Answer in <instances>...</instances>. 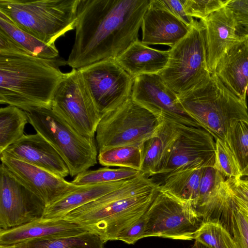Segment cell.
Instances as JSON below:
<instances>
[{
  "instance_id": "cell-15",
  "label": "cell",
  "mask_w": 248,
  "mask_h": 248,
  "mask_svg": "<svg viewBox=\"0 0 248 248\" xmlns=\"http://www.w3.org/2000/svg\"><path fill=\"white\" fill-rule=\"evenodd\" d=\"M1 165L17 181L35 194L46 207L78 186L44 169L16 158L0 155Z\"/></svg>"
},
{
  "instance_id": "cell-24",
  "label": "cell",
  "mask_w": 248,
  "mask_h": 248,
  "mask_svg": "<svg viewBox=\"0 0 248 248\" xmlns=\"http://www.w3.org/2000/svg\"><path fill=\"white\" fill-rule=\"evenodd\" d=\"M177 123L164 120L156 133L143 144L140 172L149 177L159 175L177 131Z\"/></svg>"
},
{
  "instance_id": "cell-20",
  "label": "cell",
  "mask_w": 248,
  "mask_h": 248,
  "mask_svg": "<svg viewBox=\"0 0 248 248\" xmlns=\"http://www.w3.org/2000/svg\"><path fill=\"white\" fill-rule=\"evenodd\" d=\"M191 27L150 1L141 26V42L146 45H163L171 48L187 35Z\"/></svg>"
},
{
  "instance_id": "cell-4",
  "label": "cell",
  "mask_w": 248,
  "mask_h": 248,
  "mask_svg": "<svg viewBox=\"0 0 248 248\" xmlns=\"http://www.w3.org/2000/svg\"><path fill=\"white\" fill-rule=\"evenodd\" d=\"M177 94L186 113L215 140H225L233 121H248L247 103L233 93L214 74L193 89Z\"/></svg>"
},
{
  "instance_id": "cell-7",
  "label": "cell",
  "mask_w": 248,
  "mask_h": 248,
  "mask_svg": "<svg viewBox=\"0 0 248 248\" xmlns=\"http://www.w3.org/2000/svg\"><path fill=\"white\" fill-rule=\"evenodd\" d=\"M163 121L131 97L101 116L95 133L98 152L120 146L142 145Z\"/></svg>"
},
{
  "instance_id": "cell-11",
  "label": "cell",
  "mask_w": 248,
  "mask_h": 248,
  "mask_svg": "<svg viewBox=\"0 0 248 248\" xmlns=\"http://www.w3.org/2000/svg\"><path fill=\"white\" fill-rule=\"evenodd\" d=\"M51 109L82 135L94 138L101 116L77 69L67 73L57 87Z\"/></svg>"
},
{
  "instance_id": "cell-12",
  "label": "cell",
  "mask_w": 248,
  "mask_h": 248,
  "mask_svg": "<svg viewBox=\"0 0 248 248\" xmlns=\"http://www.w3.org/2000/svg\"><path fill=\"white\" fill-rule=\"evenodd\" d=\"M202 128L177 124V131L159 175L178 170L214 166L215 142Z\"/></svg>"
},
{
  "instance_id": "cell-17",
  "label": "cell",
  "mask_w": 248,
  "mask_h": 248,
  "mask_svg": "<svg viewBox=\"0 0 248 248\" xmlns=\"http://www.w3.org/2000/svg\"><path fill=\"white\" fill-rule=\"evenodd\" d=\"M200 21L205 31L207 69L212 74L222 57L234 45L247 39L226 6Z\"/></svg>"
},
{
  "instance_id": "cell-5",
  "label": "cell",
  "mask_w": 248,
  "mask_h": 248,
  "mask_svg": "<svg viewBox=\"0 0 248 248\" xmlns=\"http://www.w3.org/2000/svg\"><path fill=\"white\" fill-rule=\"evenodd\" d=\"M78 0H0V12L49 45L74 29Z\"/></svg>"
},
{
  "instance_id": "cell-35",
  "label": "cell",
  "mask_w": 248,
  "mask_h": 248,
  "mask_svg": "<svg viewBox=\"0 0 248 248\" xmlns=\"http://www.w3.org/2000/svg\"><path fill=\"white\" fill-rule=\"evenodd\" d=\"M226 181L233 204L248 220V182L241 178Z\"/></svg>"
},
{
  "instance_id": "cell-42",
  "label": "cell",
  "mask_w": 248,
  "mask_h": 248,
  "mask_svg": "<svg viewBox=\"0 0 248 248\" xmlns=\"http://www.w3.org/2000/svg\"><path fill=\"white\" fill-rule=\"evenodd\" d=\"M197 242V241H196ZM197 242V244H198V248H210L206 246H204L198 242Z\"/></svg>"
},
{
  "instance_id": "cell-34",
  "label": "cell",
  "mask_w": 248,
  "mask_h": 248,
  "mask_svg": "<svg viewBox=\"0 0 248 248\" xmlns=\"http://www.w3.org/2000/svg\"><path fill=\"white\" fill-rule=\"evenodd\" d=\"M228 1L229 0H185L184 7L187 15L203 19L225 6Z\"/></svg>"
},
{
  "instance_id": "cell-33",
  "label": "cell",
  "mask_w": 248,
  "mask_h": 248,
  "mask_svg": "<svg viewBox=\"0 0 248 248\" xmlns=\"http://www.w3.org/2000/svg\"><path fill=\"white\" fill-rule=\"evenodd\" d=\"M215 161L214 167L225 179L241 178V170L237 160L225 140H215Z\"/></svg>"
},
{
  "instance_id": "cell-26",
  "label": "cell",
  "mask_w": 248,
  "mask_h": 248,
  "mask_svg": "<svg viewBox=\"0 0 248 248\" xmlns=\"http://www.w3.org/2000/svg\"><path fill=\"white\" fill-rule=\"evenodd\" d=\"M0 30L3 31L32 56L45 59L59 57L55 45H49L19 29L0 12Z\"/></svg>"
},
{
  "instance_id": "cell-41",
  "label": "cell",
  "mask_w": 248,
  "mask_h": 248,
  "mask_svg": "<svg viewBox=\"0 0 248 248\" xmlns=\"http://www.w3.org/2000/svg\"><path fill=\"white\" fill-rule=\"evenodd\" d=\"M241 179L248 182V164L245 168L241 171Z\"/></svg>"
},
{
  "instance_id": "cell-2",
  "label": "cell",
  "mask_w": 248,
  "mask_h": 248,
  "mask_svg": "<svg viewBox=\"0 0 248 248\" xmlns=\"http://www.w3.org/2000/svg\"><path fill=\"white\" fill-rule=\"evenodd\" d=\"M158 187L159 184L141 173L63 218L95 233L105 243L116 240L121 233L145 215Z\"/></svg>"
},
{
  "instance_id": "cell-14",
  "label": "cell",
  "mask_w": 248,
  "mask_h": 248,
  "mask_svg": "<svg viewBox=\"0 0 248 248\" xmlns=\"http://www.w3.org/2000/svg\"><path fill=\"white\" fill-rule=\"evenodd\" d=\"M46 206L35 194L0 166V229L17 227L42 217Z\"/></svg>"
},
{
  "instance_id": "cell-44",
  "label": "cell",
  "mask_w": 248,
  "mask_h": 248,
  "mask_svg": "<svg viewBox=\"0 0 248 248\" xmlns=\"http://www.w3.org/2000/svg\"><path fill=\"white\" fill-rule=\"evenodd\" d=\"M0 248H13L12 247H0Z\"/></svg>"
},
{
  "instance_id": "cell-22",
  "label": "cell",
  "mask_w": 248,
  "mask_h": 248,
  "mask_svg": "<svg viewBox=\"0 0 248 248\" xmlns=\"http://www.w3.org/2000/svg\"><path fill=\"white\" fill-rule=\"evenodd\" d=\"M170 49L150 47L139 40L128 47L115 61L134 78L145 74H159L166 66Z\"/></svg>"
},
{
  "instance_id": "cell-40",
  "label": "cell",
  "mask_w": 248,
  "mask_h": 248,
  "mask_svg": "<svg viewBox=\"0 0 248 248\" xmlns=\"http://www.w3.org/2000/svg\"><path fill=\"white\" fill-rule=\"evenodd\" d=\"M7 54L31 55L3 31L0 30V55Z\"/></svg>"
},
{
  "instance_id": "cell-1",
  "label": "cell",
  "mask_w": 248,
  "mask_h": 248,
  "mask_svg": "<svg viewBox=\"0 0 248 248\" xmlns=\"http://www.w3.org/2000/svg\"><path fill=\"white\" fill-rule=\"evenodd\" d=\"M151 0H78L75 39L66 61L78 69L116 59L139 40Z\"/></svg>"
},
{
  "instance_id": "cell-29",
  "label": "cell",
  "mask_w": 248,
  "mask_h": 248,
  "mask_svg": "<svg viewBox=\"0 0 248 248\" xmlns=\"http://www.w3.org/2000/svg\"><path fill=\"white\" fill-rule=\"evenodd\" d=\"M105 242L97 234L86 232L74 236L51 239L33 240L13 248H104Z\"/></svg>"
},
{
  "instance_id": "cell-16",
  "label": "cell",
  "mask_w": 248,
  "mask_h": 248,
  "mask_svg": "<svg viewBox=\"0 0 248 248\" xmlns=\"http://www.w3.org/2000/svg\"><path fill=\"white\" fill-rule=\"evenodd\" d=\"M194 208L203 222H216L229 232L233 203L226 181L214 166L203 168Z\"/></svg>"
},
{
  "instance_id": "cell-28",
  "label": "cell",
  "mask_w": 248,
  "mask_h": 248,
  "mask_svg": "<svg viewBox=\"0 0 248 248\" xmlns=\"http://www.w3.org/2000/svg\"><path fill=\"white\" fill-rule=\"evenodd\" d=\"M98 161L102 166L118 167L140 171L143 162V144L124 145L98 152Z\"/></svg>"
},
{
  "instance_id": "cell-38",
  "label": "cell",
  "mask_w": 248,
  "mask_h": 248,
  "mask_svg": "<svg viewBox=\"0 0 248 248\" xmlns=\"http://www.w3.org/2000/svg\"><path fill=\"white\" fill-rule=\"evenodd\" d=\"M185 0H151V3L165 9L188 27L193 26L197 20L187 15L184 9Z\"/></svg>"
},
{
  "instance_id": "cell-8",
  "label": "cell",
  "mask_w": 248,
  "mask_h": 248,
  "mask_svg": "<svg viewBox=\"0 0 248 248\" xmlns=\"http://www.w3.org/2000/svg\"><path fill=\"white\" fill-rule=\"evenodd\" d=\"M170 51L168 63L158 74L176 93L193 89L211 74L207 69L205 31L200 21Z\"/></svg>"
},
{
  "instance_id": "cell-18",
  "label": "cell",
  "mask_w": 248,
  "mask_h": 248,
  "mask_svg": "<svg viewBox=\"0 0 248 248\" xmlns=\"http://www.w3.org/2000/svg\"><path fill=\"white\" fill-rule=\"evenodd\" d=\"M89 231L65 218L41 217L17 227L0 229V247H13L33 240L72 236Z\"/></svg>"
},
{
  "instance_id": "cell-37",
  "label": "cell",
  "mask_w": 248,
  "mask_h": 248,
  "mask_svg": "<svg viewBox=\"0 0 248 248\" xmlns=\"http://www.w3.org/2000/svg\"><path fill=\"white\" fill-rule=\"evenodd\" d=\"M226 6L231 11L241 34L248 39V0H229Z\"/></svg>"
},
{
  "instance_id": "cell-36",
  "label": "cell",
  "mask_w": 248,
  "mask_h": 248,
  "mask_svg": "<svg viewBox=\"0 0 248 248\" xmlns=\"http://www.w3.org/2000/svg\"><path fill=\"white\" fill-rule=\"evenodd\" d=\"M232 203L230 233L235 243V248H248V220Z\"/></svg>"
},
{
  "instance_id": "cell-39",
  "label": "cell",
  "mask_w": 248,
  "mask_h": 248,
  "mask_svg": "<svg viewBox=\"0 0 248 248\" xmlns=\"http://www.w3.org/2000/svg\"><path fill=\"white\" fill-rule=\"evenodd\" d=\"M145 225L146 219L144 215L133 225L121 233L117 237L116 240L123 241L127 244H134L138 240L143 238Z\"/></svg>"
},
{
  "instance_id": "cell-9",
  "label": "cell",
  "mask_w": 248,
  "mask_h": 248,
  "mask_svg": "<svg viewBox=\"0 0 248 248\" xmlns=\"http://www.w3.org/2000/svg\"><path fill=\"white\" fill-rule=\"evenodd\" d=\"M143 238L158 237L174 240H194L203 222L191 203L161 187L145 214Z\"/></svg>"
},
{
  "instance_id": "cell-30",
  "label": "cell",
  "mask_w": 248,
  "mask_h": 248,
  "mask_svg": "<svg viewBox=\"0 0 248 248\" xmlns=\"http://www.w3.org/2000/svg\"><path fill=\"white\" fill-rule=\"evenodd\" d=\"M141 173L140 171L131 169H110L106 167L86 170L76 176L71 182L77 186L106 183L130 180Z\"/></svg>"
},
{
  "instance_id": "cell-43",
  "label": "cell",
  "mask_w": 248,
  "mask_h": 248,
  "mask_svg": "<svg viewBox=\"0 0 248 248\" xmlns=\"http://www.w3.org/2000/svg\"><path fill=\"white\" fill-rule=\"evenodd\" d=\"M189 248H198L197 242L195 241L194 244L190 246Z\"/></svg>"
},
{
  "instance_id": "cell-32",
  "label": "cell",
  "mask_w": 248,
  "mask_h": 248,
  "mask_svg": "<svg viewBox=\"0 0 248 248\" xmlns=\"http://www.w3.org/2000/svg\"><path fill=\"white\" fill-rule=\"evenodd\" d=\"M225 140L234 154L242 171L248 164V121H233L227 131Z\"/></svg>"
},
{
  "instance_id": "cell-3",
  "label": "cell",
  "mask_w": 248,
  "mask_h": 248,
  "mask_svg": "<svg viewBox=\"0 0 248 248\" xmlns=\"http://www.w3.org/2000/svg\"><path fill=\"white\" fill-rule=\"evenodd\" d=\"M62 59H45L30 54L0 55V103L25 111L51 108L54 92L66 77Z\"/></svg>"
},
{
  "instance_id": "cell-21",
  "label": "cell",
  "mask_w": 248,
  "mask_h": 248,
  "mask_svg": "<svg viewBox=\"0 0 248 248\" xmlns=\"http://www.w3.org/2000/svg\"><path fill=\"white\" fill-rule=\"evenodd\" d=\"M212 74L233 93L247 102L248 39L232 46L220 59Z\"/></svg>"
},
{
  "instance_id": "cell-27",
  "label": "cell",
  "mask_w": 248,
  "mask_h": 248,
  "mask_svg": "<svg viewBox=\"0 0 248 248\" xmlns=\"http://www.w3.org/2000/svg\"><path fill=\"white\" fill-rule=\"evenodd\" d=\"M29 122L25 111L8 105L0 109V153L20 140Z\"/></svg>"
},
{
  "instance_id": "cell-13",
  "label": "cell",
  "mask_w": 248,
  "mask_h": 248,
  "mask_svg": "<svg viewBox=\"0 0 248 248\" xmlns=\"http://www.w3.org/2000/svg\"><path fill=\"white\" fill-rule=\"evenodd\" d=\"M131 97L163 120L201 128L184 109L177 93L164 82L158 74L135 77Z\"/></svg>"
},
{
  "instance_id": "cell-23",
  "label": "cell",
  "mask_w": 248,
  "mask_h": 248,
  "mask_svg": "<svg viewBox=\"0 0 248 248\" xmlns=\"http://www.w3.org/2000/svg\"><path fill=\"white\" fill-rule=\"evenodd\" d=\"M128 180L78 186L75 190L46 207L42 217L63 218L76 209L119 188Z\"/></svg>"
},
{
  "instance_id": "cell-25",
  "label": "cell",
  "mask_w": 248,
  "mask_h": 248,
  "mask_svg": "<svg viewBox=\"0 0 248 248\" xmlns=\"http://www.w3.org/2000/svg\"><path fill=\"white\" fill-rule=\"evenodd\" d=\"M203 168L187 169L169 173L164 176L163 183L159 185L177 197L190 202L194 207Z\"/></svg>"
},
{
  "instance_id": "cell-45",
  "label": "cell",
  "mask_w": 248,
  "mask_h": 248,
  "mask_svg": "<svg viewBox=\"0 0 248 248\" xmlns=\"http://www.w3.org/2000/svg\"><path fill=\"white\" fill-rule=\"evenodd\" d=\"M246 94H247V95L248 96V89H247V90Z\"/></svg>"
},
{
  "instance_id": "cell-10",
  "label": "cell",
  "mask_w": 248,
  "mask_h": 248,
  "mask_svg": "<svg viewBox=\"0 0 248 248\" xmlns=\"http://www.w3.org/2000/svg\"><path fill=\"white\" fill-rule=\"evenodd\" d=\"M77 70L101 117L131 97L134 78L115 59L103 60Z\"/></svg>"
},
{
  "instance_id": "cell-6",
  "label": "cell",
  "mask_w": 248,
  "mask_h": 248,
  "mask_svg": "<svg viewBox=\"0 0 248 248\" xmlns=\"http://www.w3.org/2000/svg\"><path fill=\"white\" fill-rule=\"evenodd\" d=\"M29 123L66 163L73 177L94 166L98 161L94 138L80 134L51 108H34L26 111Z\"/></svg>"
},
{
  "instance_id": "cell-19",
  "label": "cell",
  "mask_w": 248,
  "mask_h": 248,
  "mask_svg": "<svg viewBox=\"0 0 248 248\" xmlns=\"http://www.w3.org/2000/svg\"><path fill=\"white\" fill-rule=\"evenodd\" d=\"M39 167L61 177L69 174L68 166L55 149L40 134L24 135L0 153Z\"/></svg>"
},
{
  "instance_id": "cell-31",
  "label": "cell",
  "mask_w": 248,
  "mask_h": 248,
  "mask_svg": "<svg viewBox=\"0 0 248 248\" xmlns=\"http://www.w3.org/2000/svg\"><path fill=\"white\" fill-rule=\"evenodd\" d=\"M194 240L210 248H235L232 234L216 222H203L196 232Z\"/></svg>"
}]
</instances>
